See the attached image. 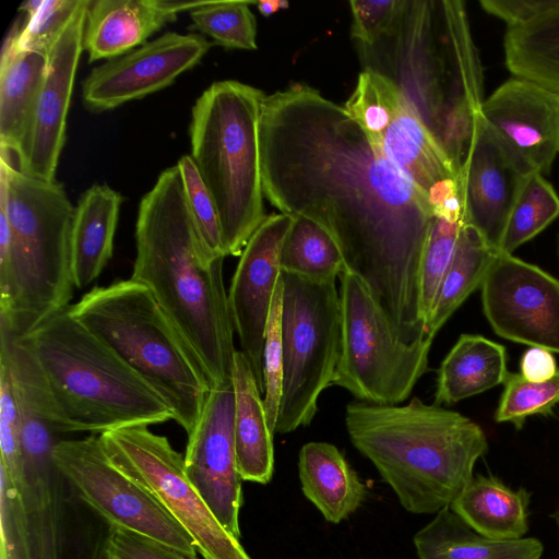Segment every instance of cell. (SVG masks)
Returning a JSON list of instances; mask_svg holds the SVG:
<instances>
[{"label": "cell", "instance_id": "cell-27", "mask_svg": "<svg viewBox=\"0 0 559 559\" xmlns=\"http://www.w3.org/2000/svg\"><path fill=\"white\" fill-rule=\"evenodd\" d=\"M122 197L108 185L95 183L75 206L72 227V274L85 288L103 272L114 252Z\"/></svg>", "mask_w": 559, "mask_h": 559}, {"label": "cell", "instance_id": "cell-16", "mask_svg": "<svg viewBox=\"0 0 559 559\" xmlns=\"http://www.w3.org/2000/svg\"><path fill=\"white\" fill-rule=\"evenodd\" d=\"M210 48L201 35L167 32L94 68L82 84L83 102L88 109L103 111L143 98L173 84Z\"/></svg>", "mask_w": 559, "mask_h": 559}, {"label": "cell", "instance_id": "cell-26", "mask_svg": "<svg viewBox=\"0 0 559 559\" xmlns=\"http://www.w3.org/2000/svg\"><path fill=\"white\" fill-rule=\"evenodd\" d=\"M301 490L323 518L337 524L362 503L366 486L340 450L328 442L312 441L299 451Z\"/></svg>", "mask_w": 559, "mask_h": 559}, {"label": "cell", "instance_id": "cell-4", "mask_svg": "<svg viewBox=\"0 0 559 559\" xmlns=\"http://www.w3.org/2000/svg\"><path fill=\"white\" fill-rule=\"evenodd\" d=\"M345 426L353 445L415 514L450 507L488 451L477 423L418 397L403 406L350 402Z\"/></svg>", "mask_w": 559, "mask_h": 559}, {"label": "cell", "instance_id": "cell-8", "mask_svg": "<svg viewBox=\"0 0 559 559\" xmlns=\"http://www.w3.org/2000/svg\"><path fill=\"white\" fill-rule=\"evenodd\" d=\"M69 309L165 400L189 435L211 389L151 290L132 278L120 280L95 286Z\"/></svg>", "mask_w": 559, "mask_h": 559}, {"label": "cell", "instance_id": "cell-15", "mask_svg": "<svg viewBox=\"0 0 559 559\" xmlns=\"http://www.w3.org/2000/svg\"><path fill=\"white\" fill-rule=\"evenodd\" d=\"M234 390L225 384L210 390L203 411L188 435L185 471L221 525L240 538L241 477L234 442Z\"/></svg>", "mask_w": 559, "mask_h": 559}, {"label": "cell", "instance_id": "cell-11", "mask_svg": "<svg viewBox=\"0 0 559 559\" xmlns=\"http://www.w3.org/2000/svg\"><path fill=\"white\" fill-rule=\"evenodd\" d=\"M98 436L111 464L163 504L191 535L203 559H251L188 479L183 455L166 437L154 433L148 426H130Z\"/></svg>", "mask_w": 559, "mask_h": 559}, {"label": "cell", "instance_id": "cell-41", "mask_svg": "<svg viewBox=\"0 0 559 559\" xmlns=\"http://www.w3.org/2000/svg\"><path fill=\"white\" fill-rule=\"evenodd\" d=\"M104 559H198L135 532L109 526Z\"/></svg>", "mask_w": 559, "mask_h": 559}, {"label": "cell", "instance_id": "cell-46", "mask_svg": "<svg viewBox=\"0 0 559 559\" xmlns=\"http://www.w3.org/2000/svg\"><path fill=\"white\" fill-rule=\"evenodd\" d=\"M558 258H559V242H558Z\"/></svg>", "mask_w": 559, "mask_h": 559}, {"label": "cell", "instance_id": "cell-42", "mask_svg": "<svg viewBox=\"0 0 559 559\" xmlns=\"http://www.w3.org/2000/svg\"><path fill=\"white\" fill-rule=\"evenodd\" d=\"M402 0L365 1L352 0V36L358 45L371 46L393 25Z\"/></svg>", "mask_w": 559, "mask_h": 559}, {"label": "cell", "instance_id": "cell-24", "mask_svg": "<svg viewBox=\"0 0 559 559\" xmlns=\"http://www.w3.org/2000/svg\"><path fill=\"white\" fill-rule=\"evenodd\" d=\"M503 50L514 78L559 95V0H534L526 19L507 26Z\"/></svg>", "mask_w": 559, "mask_h": 559}, {"label": "cell", "instance_id": "cell-34", "mask_svg": "<svg viewBox=\"0 0 559 559\" xmlns=\"http://www.w3.org/2000/svg\"><path fill=\"white\" fill-rule=\"evenodd\" d=\"M254 1H203L190 11L191 28L229 49H257Z\"/></svg>", "mask_w": 559, "mask_h": 559}, {"label": "cell", "instance_id": "cell-36", "mask_svg": "<svg viewBox=\"0 0 559 559\" xmlns=\"http://www.w3.org/2000/svg\"><path fill=\"white\" fill-rule=\"evenodd\" d=\"M463 223L433 217L420 262V302L425 332L453 260Z\"/></svg>", "mask_w": 559, "mask_h": 559}, {"label": "cell", "instance_id": "cell-32", "mask_svg": "<svg viewBox=\"0 0 559 559\" xmlns=\"http://www.w3.org/2000/svg\"><path fill=\"white\" fill-rule=\"evenodd\" d=\"M282 272L314 281L336 280L345 271L342 253L330 234L313 221L294 216L280 254Z\"/></svg>", "mask_w": 559, "mask_h": 559}, {"label": "cell", "instance_id": "cell-43", "mask_svg": "<svg viewBox=\"0 0 559 559\" xmlns=\"http://www.w3.org/2000/svg\"><path fill=\"white\" fill-rule=\"evenodd\" d=\"M558 370L554 353L542 347H530L520 359V374L531 382H545Z\"/></svg>", "mask_w": 559, "mask_h": 559}, {"label": "cell", "instance_id": "cell-17", "mask_svg": "<svg viewBox=\"0 0 559 559\" xmlns=\"http://www.w3.org/2000/svg\"><path fill=\"white\" fill-rule=\"evenodd\" d=\"M294 216L267 215L246 243L228 290V305L241 352L261 393L262 357L272 298L280 280V254Z\"/></svg>", "mask_w": 559, "mask_h": 559}, {"label": "cell", "instance_id": "cell-3", "mask_svg": "<svg viewBox=\"0 0 559 559\" xmlns=\"http://www.w3.org/2000/svg\"><path fill=\"white\" fill-rule=\"evenodd\" d=\"M359 46L364 70L402 92L452 162L457 176L484 97V73L465 3L402 0L390 29Z\"/></svg>", "mask_w": 559, "mask_h": 559}, {"label": "cell", "instance_id": "cell-20", "mask_svg": "<svg viewBox=\"0 0 559 559\" xmlns=\"http://www.w3.org/2000/svg\"><path fill=\"white\" fill-rule=\"evenodd\" d=\"M53 451H21L13 466L0 464L17 488L34 545L36 559H66V487L68 480L58 468Z\"/></svg>", "mask_w": 559, "mask_h": 559}, {"label": "cell", "instance_id": "cell-35", "mask_svg": "<svg viewBox=\"0 0 559 559\" xmlns=\"http://www.w3.org/2000/svg\"><path fill=\"white\" fill-rule=\"evenodd\" d=\"M559 404V368L545 382H531L520 373H508L498 406L493 414L497 423H510L522 429L532 416H549Z\"/></svg>", "mask_w": 559, "mask_h": 559}, {"label": "cell", "instance_id": "cell-13", "mask_svg": "<svg viewBox=\"0 0 559 559\" xmlns=\"http://www.w3.org/2000/svg\"><path fill=\"white\" fill-rule=\"evenodd\" d=\"M492 331L511 342L559 354V280L498 251L480 286Z\"/></svg>", "mask_w": 559, "mask_h": 559}, {"label": "cell", "instance_id": "cell-40", "mask_svg": "<svg viewBox=\"0 0 559 559\" xmlns=\"http://www.w3.org/2000/svg\"><path fill=\"white\" fill-rule=\"evenodd\" d=\"M1 559H36L25 509L16 486L0 472Z\"/></svg>", "mask_w": 559, "mask_h": 559}, {"label": "cell", "instance_id": "cell-7", "mask_svg": "<svg viewBox=\"0 0 559 559\" xmlns=\"http://www.w3.org/2000/svg\"><path fill=\"white\" fill-rule=\"evenodd\" d=\"M264 96L238 81H217L191 110L190 156L216 205L227 255H240L266 217L259 142Z\"/></svg>", "mask_w": 559, "mask_h": 559}, {"label": "cell", "instance_id": "cell-9", "mask_svg": "<svg viewBox=\"0 0 559 559\" xmlns=\"http://www.w3.org/2000/svg\"><path fill=\"white\" fill-rule=\"evenodd\" d=\"M282 394L275 433L309 425L318 399L332 385L340 359L342 310L336 280L314 281L281 271Z\"/></svg>", "mask_w": 559, "mask_h": 559}, {"label": "cell", "instance_id": "cell-5", "mask_svg": "<svg viewBox=\"0 0 559 559\" xmlns=\"http://www.w3.org/2000/svg\"><path fill=\"white\" fill-rule=\"evenodd\" d=\"M69 307L21 334L45 379L59 432L100 435L173 419L165 400Z\"/></svg>", "mask_w": 559, "mask_h": 559}, {"label": "cell", "instance_id": "cell-28", "mask_svg": "<svg viewBox=\"0 0 559 559\" xmlns=\"http://www.w3.org/2000/svg\"><path fill=\"white\" fill-rule=\"evenodd\" d=\"M419 559H542L544 547L535 537L499 540L480 535L450 507L413 538Z\"/></svg>", "mask_w": 559, "mask_h": 559}, {"label": "cell", "instance_id": "cell-33", "mask_svg": "<svg viewBox=\"0 0 559 559\" xmlns=\"http://www.w3.org/2000/svg\"><path fill=\"white\" fill-rule=\"evenodd\" d=\"M559 216V197L539 173L525 177L506 223L498 251L512 254Z\"/></svg>", "mask_w": 559, "mask_h": 559}, {"label": "cell", "instance_id": "cell-14", "mask_svg": "<svg viewBox=\"0 0 559 559\" xmlns=\"http://www.w3.org/2000/svg\"><path fill=\"white\" fill-rule=\"evenodd\" d=\"M88 1H82L47 55L46 74L15 153L17 169L36 179L55 181L66 141L75 73L83 51Z\"/></svg>", "mask_w": 559, "mask_h": 559}, {"label": "cell", "instance_id": "cell-12", "mask_svg": "<svg viewBox=\"0 0 559 559\" xmlns=\"http://www.w3.org/2000/svg\"><path fill=\"white\" fill-rule=\"evenodd\" d=\"M52 456L76 496L109 526L142 534L197 558L191 535L146 488L111 464L98 435L62 439Z\"/></svg>", "mask_w": 559, "mask_h": 559}, {"label": "cell", "instance_id": "cell-21", "mask_svg": "<svg viewBox=\"0 0 559 559\" xmlns=\"http://www.w3.org/2000/svg\"><path fill=\"white\" fill-rule=\"evenodd\" d=\"M176 20L158 0L88 1L83 51L88 61L122 56Z\"/></svg>", "mask_w": 559, "mask_h": 559}, {"label": "cell", "instance_id": "cell-22", "mask_svg": "<svg viewBox=\"0 0 559 559\" xmlns=\"http://www.w3.org/2000/svg\"><path fill=\"white\" fill-rule=\"evenodd\" d=\"M372 141L426 194L443 180L457 179L452 162L401 91L390 122Z\"/></svg>", "mask_w": 559, "mask_h": 559}, {"label": "cell", "instance_id": "cell-30", "mask_svg": "<svg viewBox=\"0 0 559 559\" xmlns=\"http://www.w3.org/2000/svg\"><path fill=\"white\" fill-rule=\"evenodd\" d=\"M503 345L462 334L438 369L435 404H454L503 384L509 371Z\"/></svg>", "mask_w": 559, "mask_h": 559}, {"label": "cell", "instance_id": "cell-44", "mask_svg": "<svg viewBox=\"0 0 559 559\" xmlns=\"http://www.w3.org/2000/svg\"><path fill=\"white\" fill-rule=\"evenodd\" d=\"M259 12L264 16H270L280 11L281 9H287L289 3L282 0H263L257 3Z\"/></svg>", "mask_w": 559, "mask_h": 559}, {"label": "cell", "instance_id": "cell-2", "mask_svg": "<svg viewBox=\"0 0 559 559\" xmlns=\"http://www.w3.org/2000/svg\"><path fill=\"white\" fill-rule=\"evenodd\" d=\"M130 278L146 286L201 367L210 389L231 383L234 324L225 258L206 252L191 217L178 166L141 199Z\"/></svg>", "mask_w": 559, "mask_h": 559}, {"label": "cell", "instance_id": "cell-38", "mask_svg": "<svg viewBox=\"0 0 559 559\" xmlns=\"http://www.w3.org/2000/svg\"><path fill=\"white\" fill-rule=\"evenodd\" d=\"M177 166L191 217L206 252L213 259L225 258L219 217L211 193L190 155L181 156Z\"/></svg>", "mask_w": 559, "mask_h": 559}, {"label": "cell", "instance_id": "cell-23", "mask_svg": "<svg viewBox=\"0 0 559 559\" xmlns=\"http://www.w3.org/2000/svg\"><path fill=\"white\" fill-rule=\"evenodd\" d=\"M234 390V442L238 473L242 480L267 484L274 469L273 441L249 360L236 350L231 374Z\"/></svg>", "mask_w": 559, "mask_h": 559}, {"label": "cell", "instance_id": "cell-1", "mask_svg": "<svg viewBox=\"0 0 559 559\" xmlns=\"http://www.w3.org/2000/svg\"><path fill=\"white\" fill-rule=\"evenodd\" d=\"M264 197L309 218L336 242L395 336H428L420 262L433 221L427 194L369 138L344 106L294 84L265 95L259 126Z\"/></svg>", "mask_w": 559, "mask_h": 559}, {"label": "cell", "instance_id": "cell-39", "mask_svg": "<svg viewBox=\"0 0 559 559\" xmlns=\"http://www.w3.org/2000/svg\"><path fill=\"white\" fill-rule=\"evenodd\" d=\"M282 298L283 281L280 275V280L272 298L270 314L266 323L262 357V374L264 386L263 404L267 425L273 435L275 433V426L282 394Z\"/></svg>", "mask_w": 559, "mask_h": 559}, {"label": "cell", "instance_id": "cell-25", "mask_svg": "<svg viewBox=\"0 0 559 559\" xmlns=\"http://www.w3.org/2000/svg\"><path fill=\"white\" fill-rule=\"evenodd\" d=\"M23 24L19 20L4 39L0 58V147L15 155L24 136L48 57L15 47Z\"/></svg>", "mask_w": 559, "mask_h": 559}, {"label": "cell", "instance_id": "cell-19", "mask_svg": "<svg viewBox=\"0 0 559 559\" xmlns=\"http://www.w3.org/2000/svg\"><path fill=\"white\" fill-rule=\"evenodd\" d=\"M480 116L531 173L549 174L559 154V95L511 78L480 107Z\"/></svg>", "mask_w": 559, "mask_h": 559}, {"label": "cell", "instance_id": "cell-6", "mask_svg": "<svg viewBox=\"0 0 559 559\" xmlns=\"http://www.w3.org/2000/svg\"><path fill=\"white\" fill-rule=\"evenodd\" d=\"M10 155L1 150L0 201L11 246L8 262L0 266V320L25 334L70 306L75 206L60 183L24 175Z\"/></svg>", "mask_w": 559, "mask_h": 559}, {"label": "cell", "instance_id": "cell-37", "mask_svg": "<svg viewBox=\"0 0 559 559\" xmlns=\"http://www.w3.org/2000/svg\"><path fill=\"white\" fill-rule=\"evenodd\" d=\"M83 0H32L24 2L27 20L20 32L15 47L24 51L48 55L66 25Z\"/></svg>", "mask_w": 559, "mask_h": 559}, {"label": "cell", "instance_id": "cell-45", "mask_svg": "<svg viewBox=\"0 0 559 559\" xmlns=\"http://www.w3.org/2000/svg\"><path fill=\"white\" fill-rule=\"evenodd\" d=\"M552 518L555 519V521L558 525V528H559V502H558V507H557L556 511L552 513Z\"/></svg>", "mask_w": 559, "mask_h": 559}, {"label": "cell", "instance_id": "cell-31", "mask_svg": "<svg viewBox=\"0 0 559 559\" xmlns=\"http://www.w3.org/2000/svg\"><path fill=\"white\" fill-rule=\"evenodd\" d=\"M497 253L498 250L475 227L463 223L453 260L426 328L428 337L435 338L455 310L480 288Z\"/></svg>", "mask_w": 559, "mask_h": 559}, {"label": "cell", "instance_id": "cell-10", "mask_svg": "<svg viewBox=\"0 0 559 559\" xmlns=\"http://www.w3.org/2000/svg\"><path fill=\"white\" fill-rule=\"evenodd\" d=\"M338 277L342 342L332 385L357 401L397 405L428 371L433 338L401 342L365 284L347 271Z\"/></svg>", "mask_w": 559, "mask_h": 559}, {"label": "cell", "instance_id": "cell-29", "mask_svg": "<svg viewBox=\"0 0 559 559\" xmlns=\"http://www.w3.org/2000/svg\"><path fill=\"white\" fill-rule=\"evenodd\" d=\"M531 492L514 490L493 476L477 475L450 504L474 531L488 538H523L528 531Z\"/></svg>", "mask_w": 559, "mask_h": 559}, {"label": "cell", "instance_id": "cell-18", "mask_svg": "<svg viewBox=\"0 0 559 559\" xmlns=\"http://www.w3.org/2000/svg\"><path fill=\"white\" fill-rule=\"evenodd\" d=\"M530 174L479 112L457 183L464 223L475 227L497 250L509 214Z\"/></svg>", "mask_w": 559, "mask_h": 559}]
</instances>
